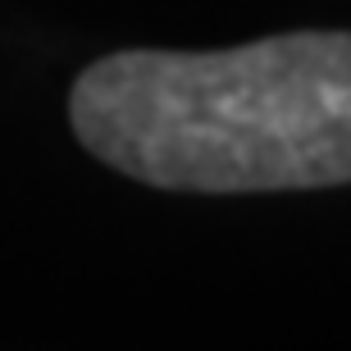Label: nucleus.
Instances as JSON below:
<instances>
[{"label": "nucleus", "instance_id": "1", "mask_svg": "<svg viewBox=\"0 0 351 351\" xmlns=\"http://www.w3.org/2000/svg\"><path fill=\"white\" fill-rule=\"evenodd\" d=\"M69 119L101 165L169 192L351 182V32L105 55L73 82Z\"/></svg>", "mask_w": 351, "mask_h": 351}]
</instances>
